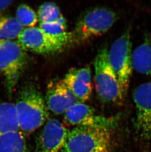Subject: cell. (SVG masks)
<instances>
[{"mask_svg": "<svg viewBox=\"0 0 151 152\" xmlns=\"http://www.w3.org/2000/svg\"><path fill=\"white\" fill-rule=\"evenodd\" d=\"M15 104L19 131L24 135L31 134L49 119V110L44 99L34 85L23 87Z\"/></svg>", "mask_w": 151, "mask_h": 152, "instance_id": "obj_1", "label": "cell"}, {"mask_svg": "<svg viewBox=\"0 0 151 152\" xmlns=\"http://www.w3.org/2000/svg\"><path fill=\"white\" fill-rule=\"evenodd\" d=\"M118 15L107 7H98L84 12L71 32L70 44L80 45L106 33L115 23Z\"/></svg>", "mask_w": 151, "mask_h": 152, "instance_id": "obj_2", "label": "cell"}, {"mask_svg": "<svg viewBox=\"0 0 151 152\" xmlns=\"http://www.w3.org/2000/svg\"><path fill=\"white\" fill-rule=\"evenodd\" d=\"M108 49L106 47L99 51L94 62L95 83L97 96L104 103L120 104L124 96L120 84L110 65Z\"/></svg>", "mask_w": 151, "mask_h": 152, "instance_id": "obj_3", "label": "cell"}, {"mask_svg": "<svg viewBox=\"0 0 151 152\" xmlns=\"http://www.w3.org/2000/svg\"><path fill=\"white\" fill-rule=\"evenodd\" d=\"M111 130L89 126H75L69 131L60 152H108Z\"/></svg>", "mask_w": 151, "mask_h": 152, "instance_id": "obj_4", "label": "cell"}, {"mask_svg": "<svg viewBox=\"0 0 151 152\" xmlns=\"http://www.w3.org/2000/svg\"><path fill=\"white\" fill-rule=\"evenodd\" d=\"M71 32L52 36L43 32L39 27L26 28L18 37L20 47L24 51L41 55H51L62 50L70 44Z\"/></svg>", "mask_w": 151, "mask_h": 152, "instance_id": "obj_5", "label": "cell"}, {"mask_svg": "<svg viewBox=\"0 0 151 152\" xmlns=\"http://www.w3.org/2000/svg\"><path fill=\"white\" fill-rule=\"evenodd\" d=\"M131 32L127 29L108 49L109 63L118 80L124 96H127L133 68Z\"/></svg>", "mask_w": 151, "mask_h": 152, "instance_id": "obj_6", "label": "cell"}, {"mask_svg": "<svg viewBox=\"0 0 151 152\" xmlns=\"http://www.w3.org/2000/svg\"><path fill=\"white\" fill-rule=\"evenodd\" d=\"M27 63V54L17 42L4 41L0 45V72L9 95L13 93Z\"/></svg>", "mask_w": 151, "mask_h": 152, "instance_id": "obj_7", "label": "cell"}, {"mask_svg": "<svg viewBox=\"0 0 151 152\" xmlns=\"http://www.w3.org/2000/svg\"><path fill=\"white\" fill-rule=\"evenodd\" d=\"M118 117H105L96 114L94 109L89 105L78 102L64 114L67 125L73 126H89L113 130L116 127Z\"/></svg>", "mask_w": 151, "mask_h": 152, "instance_id": "obj_8", "label": "cell"}, {"mask_svg": "<svg viewBox=\"0 0 151 152\" xmlns=\"http://www.w3.org/2000/svg\"><path fill=\"white\" fill-rule=\"evenodd\" d=\"M136 109L134 126L140 137L151 139V82L136 88L133 94Z\"/></svg>", "mask_w": 151, "mask_h": 152, "instance_id": "obj_9", "label": "cell"}, {"mask_svg": "<svg viewBox=\"0 0 151 152\" xmlns=\"http://www.w3.org/2000/svg\"><path fill=\"white\" fill-rule=\"evenodd\" d=\"M69 131L57 119L49 118L37 135L36 152H61Z\"/></svg>", "mask_w": 151, "mask_h": 152, "instance_id": "obj_10", "label": "cell"}, {"mask_svg": "<svg viewBox=\"0 0 151 152\" xmlns=\"http://www.w3.org/2000/svg\"><path fill=\"white\" fill-rule=\"evenodd\" d=\"M45 101L49 110L57 115L64 114L72 106L81 102L62 80L52 81L48 84Z\"/></svg>", "mask_w": 151, "mask_h": 152, "instance_id": "obj_11", "label": "cell"}, {"mask_svg": "<svg viewBox=\"0 0 151 152\" xmlns=\"http://www.w3.org/2000/svg\"><path fill=\"white\" fill-rule=\"evenodd\" d=\"M62 81L79 102L84 103L89 99L92 92V83L89 67L71 69Z\"/></svg>", "mask_w": 151, "mask_h": 152, "instance_id": "obj_12", "label": "cell"}, {"mask_svg": "<svg viewBox=\"0 0 151 152\" xmlns=\"http://www.w3.org/2000/svg\"><path fill=\"white\" fill-rule=\"evenodd\" d=\"M133 68L143 75L151 76V39L146 38L132 54Z\"/></svg>", "mask_w": 151, "mask_h": 152, "instance_id": "obj_13", "label": "cell"}, {"mask_svg": "<svg viewBox=\"0 0 151 152\" xmlns=\"http://www.w3.org/2000/svg\"><path fill=\"white\" fill-rule=\"evenodd\" d=\"M19 131L15 103L0 102V137Z\"/></svg>", "mask_w": 151, "mask_h": 152, "instance_id": "obj_14", "label": "cell"}, {"mask_svg": "<svg viewBox=\"0 0 151 152\" xmlns=\"http://www.w3.org/2000/svg\"><path fill=\"white\" fill-rule=\"evenodd\" d=\"M0 152H28L24 135L18 131L1 136Z\"/></svg>", "mask_w": 151, "mask_h": 152, "instance_id": "obj_15", "label": "cell"}, {"mask_svg": "<svg viewBox=\"0 0 151 152\" xmlns=\"http://www.w3.org/2000/svg\"><path fill=\"white\" fill-rule=\"evenodd\" d=\"M23 30L16 17L0 14V40L4 42L18 38Z\"/></svg>", "mask_w": 151, "mask_h": 152, "instance_id": "obj_16", "label": "cell"}, {"mask_svg": "<svg viewBox=\"0 0 151 152\" xmlns=\"http://www.w3.org/2000/svg\"><path fill=\"white\" fill-rule=\"evenodd\" d=\"M37 16L39 23L58 21L64 17L59 7L53 2L41 4L39 7Z\"/></svg>", "mask_w": 151, "mask_h": 152, "instance_id": "obj_17", "label": "cell"}, {"mask_svg": "<svg viewBox=\"0 0 151 152\" xmlns=\"http://www.w3.org/2000/svg\"><path fill=\"white\" fill-rule=\"evenodd\" d=\"M16 18L23 27H33L38 20V16L31 7L27 4H20L16 12Z\"/></svg>", "mask_w": 151, "mask_h": 152, "instance_id": "obj_18", "label": "cell"}, {"mask_svg": "<svg viewBox=\"0 0 151 152\" xmlns=\"http://www.w3.org/2000/svg\"><path fill=\"white\" fill-rule=\"evenodd\" d=\"M67 27V22L64 17L58 21L39 23L40 29L46 33L52 36H58L65 33Z\"/></svg>", "mask_w": 151, "mask_h": 152, "instance_id": "obj_19", "label": "cell"}, {"mask_svg": "<svg viewBox=\"0 0 151 152\" xmlns=\"http://www.w3.org/2000/svg\"><path fill=\"white\" fill-rule=\"evenodd\" d=\"M13 2L12 1H0V12L6 10Z\"/></svg>", "mask_w": 151, "mask_h": 152, "instance_id": "obj_20", "label": "cell"}, {"mask_svg": "<svg viewBox=\"0 0 151 152\" xmlns=\"http://www.w3.org/2000/svg\"><path fill=\"white\" fill-rule=\"evenodd\" d=\"M3 42V41H2V40H0V45H1V43H2V42Z\"/></svg>", "mask_w": 151, "mask_h": 152, "instance_id": "obj_21", "label": "cell"}, {"mask_svg": "<svg viewBox=\"0 0 151 152\" xmlns=\"http://www.w3.org/2000/svg\"><path fill=\"white\" fill-rule=\"evenodd\" d=\"M146 152V151H145V152Z\"/></svg>", "mask_w": 151, "mask_h": 152, "instance_id": "obj_22", "label": "cell"}]
</instances>
